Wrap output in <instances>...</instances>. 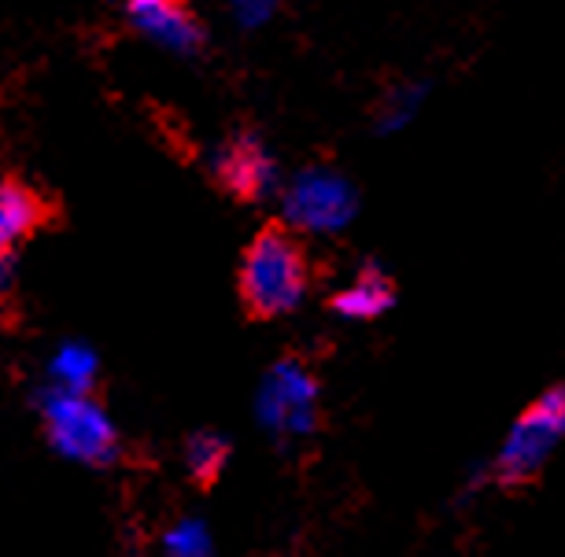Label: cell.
Wrapping results in <instances>:
<instances>
[{
  "mask_svg": "<svg viewBox=\"0 0 565 557\" xmlns=\"http://www.w3.org/2000/svg\"><path fill=\"white\" fill-rule=\"evenodd\" d=\"M392 299H396V285H392V277L381 270V266H362L355 281H351L344 292H337L333 299H329V307L344 318L370 321V318L385 314V310L392 307Z\"/></svg>",
  "mask_w": 565,
  "mask_h": 557,
  "instance_id": "obj_7",
  "label": "cell"
},
{
  "mask_svg": "<svg viewBox=\"0 0 565 557\" xmlns=\"http://www.w3.org/2000/svg\"><path fill=\"white\" fill-rule=\"evenodd\" d=\"M274 181V163L266 156L263 141L255 133H237L230 137L226 148L215 159V185L237 203H255L270 189Z\"/></svg>",
  "mask_w": 565,
  "mask_h": 557,
  "instance_id": "obj_5",
  "label": "cell"
},
{
  "mask_svg": "<svg viewBox=\"0 0 565 557\" xmlns=\"http://www.w3.org/2000/svg\"><path fill=\"white\" fill-rule=\"evenodd\" d=\"M562 425H565V395L562 388H551L510 428V439L492 465L495 484L503 491H525L532 484H540L543 465H547L554 443L562 436Z\"/></svg>",
  "mask_w": 565,
  "mask_h": 557,
  "instance_id": "obj_2",
  "label": "cell"
},
{
  "mask_svg": "<svg viewBox=\"0 0 565 557\" xmlns=\"http://www.w3.org/2000/svg\"><path fill=\"white\" fill-rule=\"evenodd\" d=\"M311 274L315 266L300 233L289 222H263L237 266V296L244 318L270 321L292 314L311 288Z\"/></svg>",
  "mask_w": 565,
  "mask_h": 557,
  "instance_id": "obj_1",
  "label": "cell"
},
{
  "mask_svg": "<svg viewBox=\"0 0 565 557\" xmlns=\"http://www.w3.org/2000/svg\"><path fill=\"white\" fill-rule=\"evenodd\" d=\"M12 285H15V255L0 251V299L12 296Z\"/></svg>",
  "mask_w": 565,
  "mask_h": 557,
  "instance_id": "obj_9",
  "label": "cell"
},
{
  "mask_svg": "<svg viewBox=\"0 0 565 557\" xmlns=\"http://www.w3.org/2000/svg\"><path fill=\"white\" fill-rule=\"evenodd\" d=\"M63 218L60 200L49 189L30 185L23 178L0 181V251L12 255L19 244L34 240Z\"/></svg>",
  "mask_w": 565,
  "mask_h": 557,
  "instance_id": "obj_4",
  "label": "cell"
},
{
  "mask_svg": "<svg viewBox=\"0 0 565 557\" xmlns=\"http://www.w3.org/2000/svg\"><path fill=\"white\" fill-rule=\"evenodd\" d=\"M45 425L52 443L60 447L63 454L78 458V462H108L119 447V436L108 421V414L100 410L89 395H52L49 410H45Z\"/></svg>",
  "mask_w": 565,
  "mask_h": 557,
  "instance_id": "obj_3",
  "label": "cell"
},
{
  "mask_svg": "<svg viewBox=\"0 0 565 557\" xmlns=\"http://www.w3.org/2000/svg\"><path fill=\"white\" fill-rule=\"evenodd\" d=\"M126 15L134 19V26L141 34L163 41L167 49L178 52H196L204 45V23L189 4L181 0H137L126 8Z\"/></svg>",
  "mask_w": 565,
  "mask_h": 557,
  "instance_id": "obj_6",
  "label": "cell"
},
{
  "mask_svg": "<svg viewBox=\"0 0 565 557\" xmlns=\"http://www.w3.org/2000/svg\"><path fill=\"white\" fill-rule=\"evenodd\" d=\"M230 462V439L218 432H193L185 443V469L196 491H211Z\"/></svg>",
  "mask_w": 565,
  "mask_h": 557,
  "instance_id": "obj_8",
  "label": "cell"
}]
</instances>
